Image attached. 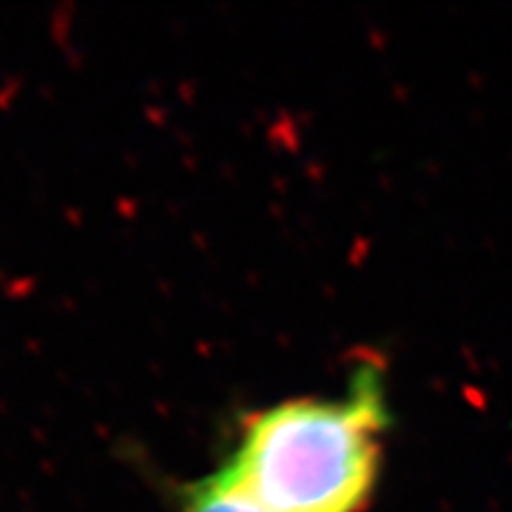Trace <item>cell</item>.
Segmentation results:
<instances>
[{
    "label": "cell",
    "instance_id": "6da1fadb",
    "mask_svg": "<svg viewBox=\"0 0 512 512\" xmlns=\"http://www.w3.org/2000/svg\"><path fill=\"white\" fill-rule=\"evenodd\" d=\"M389 418L380 368L361 366L344 394L249 415L223 467L268 512H363L380 482Z\"/></svg>",
    "mask_w": 512,
    "mask_h": 512
},
{
    "label": "cell",
    "instance_id": "7a4b0ae2",
    "mask_svg": "<svg viewBox=\"0 0 512 512\" xmlns=\"http://www.w3.org/2000/svg\"><path fill=\"white\" fill-rule=\"evenodd\" d=\"M176 512H268L226 467L190 482L178 494Z\"/></svg>",
    "mask_w": 512,
    "mask_h": 512
}]
</instances>
